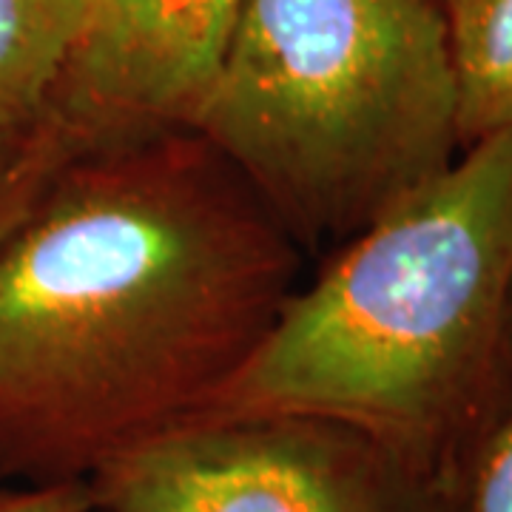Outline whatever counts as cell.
Masks as SVG:
<instances>
[{
  "mask_svg": "<svg viewBox=\"0 0 512 512\" xmlns=\"http://www.w3.org/2000/svg\"><path fill=\"white\" fill-rule=\"evenodd\" d=\"M461 512H512V399L478 444Z\"/></svg>",
  "mask_w": 512,
  "mask_h": 512,
  "instance_id": "obj_9",
  "label": "cell"
},
{
  "mask_svg": "<svg viewBox=\"0 0 512 512\" xmlns=\"http://www.w3.org/2000/svg\"><path fill=\"white\" fill-rule=\"evenodd\" d=\"M92 507L89 481L9 487L0 478V512H89Z\"/></svg>",
  "mask_w": 512,
  "mask_h": 512,
  "instance_id": "obj_10",
  "label": "cell"
},
{
  "mask_svg": "<svg viewBox=\"0 0 512 512\" xmlns=\"http://www.w3.org/2000/svg\"><path fill=\"white\" fill-rule=\"evenodd\" d=\"M299 251H336L461 154L436 0H245L191 120Z\"/></svg>",
  "mask_w": 512,
  "mask_h": 512,
  "instance_id": "obj_3",
  "label": "cell"
},
{
  "mask_svg": "<svg viewBox=\"0 0 512 512\" xmlns=\"http://www.w3.org/2000/svg\"><path fill=\"white\" fill-rule=\"evenodd\" d=\"M245 0H89L49 111L86 143L191 128Z\"/></svg>",
  "mask_w": 512,
  "mask_h": 512,
  "instance_id": "obj_5",
  "label": "cell"
},
{
  "mask_svg": "<svg viewBox=\"0 0 512 512\" xmlns=\"http://www.w3.org/2000/svg\"><path fill=\"white\" fill-rule=\"evenodd\" d=\"M100 512H461L382 444L293 413H202L89 478Z\"/></svg>",
  "mask_w": 512,
  "mask_h": 512,
  "instance_id": "obj_4",
  "label": "cell"
},
{
  "mask_svg": "<svg viewBox=\"0 0 512 512\" xmlns=\"http://www.w3.org/2000/svg\"><path fill=\"white\" fill-rule=\"evenodd\" d=\"M89 0H0V126L26 128L49 117V100Z\"/></svg>",
  "mask_w": 512,
  "mask_h": 512,
  "instance_id": "obj_7",
  "label": "cell"
},
{
  "mask_svg": "<svg viewBox=\"0 0 512 512\" xmlns=\"http://www.w3.org/2000/svg\"><path fill=\"white\" fill-rule=\"evenodd\" d=\"M436 3H441V0H436Z\"/></svg>",
  "mask_w": 512,
  "mask_h": 512,
  "instance_id": "obj_12",
  "label": "cell"
},
{
  "mask_svg": "<svg viewBox=\"0 0 512 512\" xmlns=\"http://www.w3.org/2000/svg\"><path fill=\"white\" fill-rule=\"evenodd\" d=\"M89 512H100V510H94V507H92V510H89Z\"/></svg>",
  "mask_w": 512,
  "mask_h": 512,
  "instance_id": "obj_11",
  "label": "cell"
},
{
  "mask_svg": "<svg viewBox=\"0 0 512 512\" xmlns=\"http://www.w3.org/2000/svg\"><path fill=\"white\" fill-rule=\"evenodd\" d=\"M302 251L191 128L83 148L0 248V478L89 481L200 416Z\"/></svg>",
  "mask_w": 512,
  "mask_h": 512,
  "instance_id": "obj_1",
  "label": "cell"
},
{
  "mask_svg": "<svg viewBox=\"0 0 512 512\" xmlns=\"http://www.w3.org/2000/svg\"><path fill=\"white\" fill-rule=\"evenodd\" d=\"M461 151L512 128V0H441Z\"/></svg>",
  "mask_w": 512,
  "mask_h": 512,
  "instance_id": "obj_6",
  "label": "cell"
},
{
  "mask_svg": "<svg viewBox=\"0 0 512 512\" xmlns=\"http://www.w3.org/2000/svg\"><path fill=\"white\" fill-rule=\"evenodd\" d=\"M510 319L507 128L336 248L202 413L339 421L464 498Z\"/></svg>",
  "mask_w": 512,
  "mask_h": 512,
  "instance_id": "obj_2",
  "label": "cell"
},
{
  "mask_svg": "<svg viewBox=\"0 0 512 512\" xmlns=\"http://www.w3.org/2000/svg\"><path fill=\"white\" fill-rule=\"evenodd\" d=\"M92 148L57 114L26 128L0 126V248L35 208L63 165Z\"/></svg>",
  "mask_w": 512,
  "mask_h": 512,
  "instance_id": "obj_8",
  "label": "cell"
}]
</instances>
